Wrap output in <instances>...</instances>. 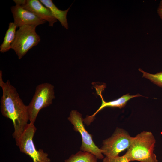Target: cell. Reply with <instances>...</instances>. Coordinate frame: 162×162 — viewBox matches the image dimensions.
Listing matches in <instances>:
<instances>
[{
	"label": "cell",
	"mask_w": 162,
	"mask_h": 162,
	"mask_svg": "<svg viewBox=\"0 0 162 162\" xmlns=\"http://www.w3.org/2000/svg\"><path fill=\"white\" fill-rule=\"evenodd\" d=\"M1 87L3 91L0 101L1 112L3 116L12 121L14 128L13 136L16 141L28 124V105L24 104L16 88L10 84L9 80Z\"/></svg>",
	"instance_id": "obj_1"
},
{
	"label": "cell",
	"mask_w": 162,
	"mask_h": 162,
	"mask_svg": "<svg viewBox=\"0 0 162 162\" xmlns=\"http://www.w3.org/2000/svg\"><path fill=\"white\" fill-rule=\"evenodd\" d=\"M155 142L152 132L142 131L133 137L130 147L124 155L129 162H158L154 153Z\"/></svg>",
	"instance_id": "obj_2"
},
{
	"label": "cell",
	"mask_w": 162,
	"mask_h": 162,
	"mask_svg": "<svg viewBox=\"0 0 162 162\" xmlns=\"http://www.w3.org/2000/svg\"><path fill=\"white\" fill-rule=\"evenodd\" d=\"M36 27L24 25L16 31L11 49L14 51L19 59H21L30 49L40 42V37L36 32Z\"/></svg>",
	"instance_id": "obj_3"
},
{
	"label": "cell",
	"mask_w": 162,
	"mask_h": 162,
	"mask_svg": "<svg viewBox=\"0 0 162 162\" xmlns=\"http://www.w3.org/2000/svg\"><path fill=\"white\" fill-rule=\"evenodd\" d=\"M54 86L48 83H44L38 85L34 94L28 105L29 120L34 124L38 113L42 109L51 104L55 98Z\"/></svg>",
	"instance_id": "obj_4"
},
{
	"label": "cell",
	"mask_w": 162,
	"mask_h": 162,
	"mask_svg": "<svg viewBox=\"0 0 162 162\" xmlns=\"http://www.w3.org/2000/svg\"><path fill=\"white\" fill-rule=\"evenodd\" d=\"M34 124L28 123L18 139L16 144L21 152L29 156L33 162H51L48 154L43 149H36L33 141V138L36 130Z\"/></svg>",
	"instance_id": "obj_5"
},
{
	"label": "cell",
	"mask_w": 162,
	"mask_h": 162,
	"mask_svg": "<svg viewBox=\"0 0 162 162\" xmlns=\"http://www.w3.org/2000/svg\"><path fill=\"white\" fill-rule=\"evenodd\" d=\"M68 119L74 126V130L79 132L82 137V142L80 150L91 153L98 159H103L104 157L102 151L96 145L93 140L92 135L85 128L83 123L84 119L81 114L76 110H72Z\"/></svg>",
	"instance_id": "obj_6"
},
{
	"label": "cell",
	"mask_w": 162,
	"mask_h": 162,
	"mask_svg": "<svg viewBox=\"0 0 162 162\" xmlns=\"http://www.w3.org/2000/svg\"><path fill=\"white\" fill-rule=\"evenodd\" d=\"M133 137L125 130L117 128L110 137L103 141L100 149L106 157H115L130 147Z\"/></svg>",
	"instance_id": "obj_7"
},
{
	"label": "cell",
	"mask_w": 162,
	"mask_h": 162,
	"mask_svg": "<svg viewBox=\"0 0 162 162\" xmlns=\"http://www.w3.org/2000/svg\"><path fill=\"white\" fill-rule=\"evenodd\" d=\"M16 5L31 12L40 18L47 21L52 27L57 20L52 16L49 9L38 0H14Z\"/></svg>",
	"instance_id": "obj_8"
},
{
	"label": "cell",
	"mask_w": 162,
	"mask_h": 162,
	"mask_svg": "<svg viewBox=\"0 0 162 162\" xmlns=\"http://www.w3.org/2000/svg\"><path fill=\"white\" fill-rule=\"evenodd\" d=\"M96 89L97 93L100 95L102 100V104L99 109L92 115L87 116L84 119V122L87 125H88L93 122L95 118L96 114L100 110L107 107H118L121 108L124 107L127 102L130 99L134 97L141 96L142 95L137 94L135 95H130L129 93L123 95L119 98L109 102H106L104 99L102 95V92L106 87L105 84L101 86L96 85L94 86Z\"/></svg>",
	"instance_id": "obj_9"
},
{
	"label": "cell",
	"mask_w": 162,
	"mask_h": 162,
	"mask_svg": "<svg viewBox=\"0 0 162 162\" xmlns=\"http://www.w3.org/2000/svg\"><path fill=\"white\" fill-rule=\"evenodd\" d=\"M11 10L14 20V23L17 27L24 25H33L37 26L45 23L46 22L18 5L11 7Z\"/></svg>",
	"instance_id": "obj_10"
},
{
	"label": "cell",
	"mask_w": 162,
	"mask_h": 162,
	"mask_svg": "<svg viewBox=\"0 0 162 162\" xmlns=\"http://www.w3.org/2000/svg\"><path fill=\"white\" fill-rule=\"evenodd\" d=\"M40 2L48 8L53 16L59 20L62 25L66 29L68 28L67 15L71 5L67 10H62L58 8L51 0H40Z\"/></svg>",
	"instance_id": "obj_11"
},
{
	"label": "cell",
	"mask_w": 162,
	"mask_h": 162,
	"mask_svg": "<svg viewBox=\"0 0 162 162\" xmlns=\"http://www.w3.org/2000/svg\"><path fill=\"white\" fill-rule=\"evenodd\" d=\"M16 26L14 22L9 24L8 29L6 32L4 40L0 46V52L4 53L11 49V45L14 41L16 32Z\"/></svg>",
	"instance_id": "obj_12"
},
{
	"label": "cell",
	"mask_w": 162,
	"mask_h": 162,
	"mask_svg": "<svg viewBox=\"0 0 162 162\" xmlns=\"http://www.w3.org/2000/svg\"><path fill=\"white\" fill-rule=\"evenodd\" d=\"M98 159L91 153L80 151L72 154L64 162H98Z\"/></svg>",
	"instance_id": "obj_13"
},
{
	"label": "cell",
	"mask_w": 162,
	"mask_h": 162,
	"mask_svg": "<svg viewBox=\"0 0 162 162\" xmlns=\"http://www.w3.org/2000/svg\"><path fill=\"white\" fill-rule=\"evenodd\" d=\"M139 70L143 73L142 77L148 79L157 85L162 87V71L155 74H151L143 71L140 68Z\"/></svg>",
	"instance_id": "obj_14"
},
{
	"label": "cell",
	"mask_w": 162,
	"mask_h": 162,
	"mask_svg": "<svg viewBox=\"0 0 162 162\" xmlns=\"http://www.w3.org/2000/svg\"><path fill=\"white\" fill-rule=\"evenodd\" d=\"M102 162H129L124 155L115 157H106L103 159Z\"/></svg>",
	"instance_id": "obj_15"
},
{
	"label": "cell",
	"mask_w": 162,
	"mask_h": 162,
	"mask_svg": "<svg viewBox=\"0 0 162 162\" xmlns=\"http://www.w3.org/2000/svg\"><path fill=\"white\" fill-rule=\"evenodd\" d=\"M158 13L162 20V0L160 1V3L158 9Z\"/></svg>",
	"instance_id": "obj_16"
},
{
	"label": "cell",
	"mask_w": 162,
	"mask_h": 162,
	"mask_svg": "<svg viewBox=\"0 0 162 162\" xmlns=\"http://www.w3.org/2000/svg\"><path fill=\"white\" fill-rule=\"evenodd\" d=\"M4 82L3 80L2 77V71H0V87L3 84Z\"/></svg>",
	"instance_id": "obj_17"
}]
</instances>
